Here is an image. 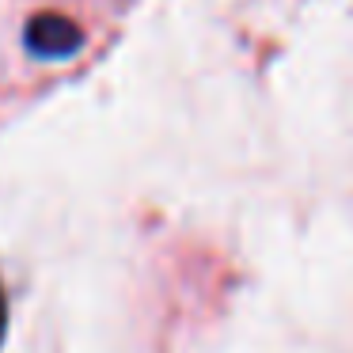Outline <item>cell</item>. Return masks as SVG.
<instances>
[{"mask_svg": "<svg viewBox=\"0 0 353 353\" xmlns=\"http://www.w3.org/2000/svg\"><path fill=\"white\" fill-rule=\"evenodd\" d=\"M4 327H8V300H4V289H0V338H4Z\"/></svg>", "mask_w": 353, "mask_h": 353, "instance_id": "7a4b0ae2", "label": "cell"}, {"mask_svg": "<svg viewBox=\"0 0 353 353\" xmlns=\"http://www.w3.org/2000/svg\"><path fill=\"white\" fill-rule=\"evenodd\" d=\"M80 46V27L69 16L42 12L27 23V50L34 57H69Z\"/></svg>", "mask_w": 353, "mask_h": 353, "instance_id": "6da1fadb", "label": "cell"}]
</instances>
